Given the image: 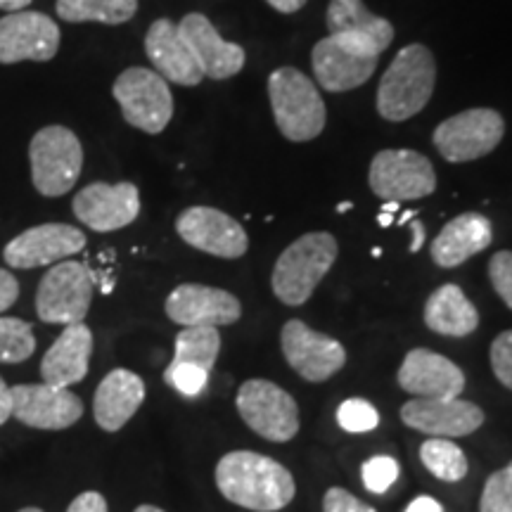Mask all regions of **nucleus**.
Masks as SVG:
<instances>
[{
  "label": "nucleus",
  "instance_id": "27",
  "mask_svg": "<svg viewBox=\"0 0 512 512\" xmlns=\"http://www.w3.org/2000/svg\"><path fill=\"white\" fill-rule=\"evenodd\" d=\"M422 318H425L427 328L441 337H467L479 328L475 304L453 283L441 285L430 294Z\"/></svg>",
  "mask_w": 512,
  "mask_h": 512
},
{
  "label": "nucleus",
  "instance_id": "12",
  "mask_svg": "<svg viewBox=\"0 0 512 512\" xmlns=\"http://www.w3.org/2000/svg\"><path fill=\"white\" fill-rule=\"evenodd\" d=\"M12 418L31 430H67L83 418V401L67 387L55 384H15Z\"/></svg>",
  "mask_w": 512,
  "mask_h": 512
},
{
  "label": "nucleus",
  "instance_id": "41",
  "mask_svg": "<svg viewBox=\"0 0 512 512\" xmlns=\"http://www.w3.org/2000/svg\"><path fill=\"white\" fill-rule=\"evenodd\" d=\"M12 418V392L5 384L3 377H0V427L5 425Z\"/></svg>",
  "mask_w": 512,
  "mask_h": 512
},
{
  "label": "nucleus",
  "instance_id": "11",
  "mask_svg": "<svg viewBox=\"0 0 512 512\" xmlns=\"http://www.w3.org/2000/svg\"><path fill=\"white\" fill-rule=\"evenodd\" d=\"M285 361L306 382H325L347 363V351L335 337L311 330L304 320H287L280 332Z\"/></svg>",
  "mask_w": 512,
  "mask_h": 512
},
{
  "label": "nucleus",
  "instance_id": "39",
  "mask_svg": "<svg viewBox=\"0 0 512 512\" xmlns=\"http://www.w3.org/2000/svg\"><path fill=\"white\" fill-rule=\"evenodd\" d=\"M67 512H110V508H107V498L98 491H83L69 503Z\"/></svg>",
  "mask_w": 512,
  "mask_h": 512
},
{
  "label": "nucleus",
  "instance_id": "15",
  "mask_svg": "<svg viewBox=\"0 0 512 512\" xmlns=\"http://www.w3.org/2000/svg\"><path fill=\"white\" fill-rule=\"evenodd\" d=\"M72 209L83 226L112 233L138 219L140 192L133 183H91L76 192Z\"/></svg>",
  "mask_w": 512,
  "mask_h": 512
},
{
  "label": "nucleus",
  "instance_id": "1",
  "mask_svg": "<svg viewBox=\"0 0 512 512\" xmlns=\"http://www.w3.org/2000/svg\"><path fill=\"white\" fill-rule=\"evenodd\" d=\"M214 477L226 501L254 512L283 510L297 494L292 472L278 460L254 451L226 453Z\"/></svg>",
  "mask_w": 512,
  "mask_h": 512
},
{
  "label": "nucleus",
  "instance_id": "5",
  "mask_svg": "<svg viewBox=\"0 0 512 512\" xmlns=\"http://www.w3.org/2000/svg\"><path fill=\"white\" fill-rule=\"evenodd\" d=\"M29 159L34 188L43 197H62L81 176V140L67 126H46L31 138Z\"/></svg>",
  "mask_w": 512,
  "mask_h": 512
},
{
  "label": "nucleus",
  "instance_id": "28",
  "mask_svg": "<svg viewBox=\"0 0 512 512\" xmlns=\"http://www.w3.org/2000/svg\"><path fill=\"white\" fill-rule=\"evenodd\" d=\"M57 17L64 22L124 24L138 12V0H57Z\"/></svg>",
  "mask_w": 512,
  "mask_h": 512
},
{
  "label": "nucleus",
  "instance_id": "25",
  "mask_svg": "<svg viewBox=\"0 0 512 512\" xmlns=\"http://www.w3.org/2000/svg\"><path fill=\"white\" fill-rule=\"evenodd\" d=\"M145 401V382L133 370L117 368L102 377L93 399V415L100 430L119 432Z\"/></svg>",
  "mask_w": 512,
  "mask_h": 512
},
{
  "label": "nucleus",
  "instance_id": "32",
  "mask_svg": "<svg viewBox=\"0 0 512 512\" xmlns=\"http://www.w3.org/2000/svg\"><path fill=\"white\" fill-rule=\"evenodd\" d=\"M337 422L344 432L351 434L373 432L380 425V413L366 399H347L344 403H339Z\"/></svg>",
  "mask_w": 512,
  "mask_h": 512
},
{
  "label": "nucleus",
  "instance_id": "6",
  "mask_svg": "<svg viewBox=\"0 0 512 512\" xmlns=\"http://www.w3.org/2000/svg\"><path fill=\"white\" fill-rule=\"evenodd\" d=\"M95 292V273L81 261H60L43 275L36 292L38 320L48 325L83 323Z\"/></svg>",
  "mask_w": 512,
  "mask_h": 512
},
{
  "label": "nucleus",
  "instance_id": "16",
  "mask_svg": "<svg viewBox=\"0 0 512 512\" xmlns=\"http://www.w3.org/2000/svg\"><path fill=\"white\" fill-rule=\"evenodd\" d=\"M164 311L183 328H219L238 323L242 304L235 294L221 287L185 283L166 297Z\"/></svg>",
  "mask_w": 512,
  "mask_h": 512
},
{
  "label": "nucleus",
  "instance_id": "31",
  "mask_svg": "<svg viewBox=\"0 0 512 512\" xmlns=\"http://www.w3.org/2000/svg\"><path fill=\"white\" fill-rule=\"evenodd\" d=\"M36 351V337L31 323L22 318L0 316V363H24Z\"/></svg>",
  "mask_w": 512,
  "mask_h": 512
},
{
  "label": "nucleus",
  "instance_id": "37",
  "mask_svg": "<svg viewBox=\"0 0 512 512\" xmlns=\"http://www.w3.org/2000/svg\"><path fill=\"white\" fill-rule=\"evenodd\" d=\"M489 280L498 297L508 304V309H512V252H508V249L491 256Z\"/></svg>",
  "mask_w": 512,
  "mask_h": 512
},
{
  "label": "nucleus",
  "instance_id": "47",
  "mask_svg": "<svg viewBox=\"0 0 512 512\" xmlns=\"http://www.w3.org/2000/svg\"><path fill=\"white\" fill-rule=\"evenodd\" d=\"M17 512H43L41 508H22V510H17Z\"/></svg>",
  "mask_w": 512,
  "mask_h": 512
},
{
  "label": "nucleus",
  "instance_id": "30",
  "mask_svg": "<svg viewBox=\"0 0 512 512\" xmlns=\"http://www.w3.org/2000/svg\"><path fill=\"white\" fill-rule=\"evenodd\" d=\"M422 465L441 482H460L467 475V456L451 439L432 437L420 446Z\"/></svg>",
  "mask_w": 512,
  "mask_h": 512
},
{
  "label": "nucleus",
  "instance_id": "40",
  "mask_svg": "<svg viewBox=\"0 0 512 512\" xmlns=\"http://www.w3.org/2000/svg\"><path fill=\"white\" fill-rule=\"evenodd\" d=\"M17 299H19L17 278L10 271H5V268H0V316H3L8 309H12Z\"/></svg>",
  "mask_w": 512,
  "mask_h": 512
},
{
  "label": "nucleus",
  "instance_id": "19",
  "mask_svg": "<svg viewBox=\"0 0 512 512\" xmlns=\"http://www.w3.org/2000/svg\"><path fill=\"white\" fill-rule=\"evenodd\" d=\"M176 27L204 76L214 81H223L242 72L247 62L245 48L238 46V43L223 41L219 31L214 29V24L200 15V12L185 15Z\"/></svg>",
  "mask_w": 512,
  "mask_h": 512
},
{
  "label": "nucleus",
  "instance_id": "38",
  "mask_svg": "<svg viewBox=\"0 0 512 512\" xmlns=\"http://www.w3.org/2000/svg\"><path fill=\"white\" fill-rule=\"evenodd\" d=\"M323 512H375V508L358 501L354 494H349L342 486H332L323 496Z\"/></svg>",
  "mask_w": 512,
  "mask_h": 512
},
{
  "label": "nucleus",
  "instance_id": "17",
  "mask_svg": "<svg viewBox=\"0 0 512 512\" xmlns=\"http://www.w3.org/2000/svg\"><path fill=\"white\" fill-rule=\"evenodd\" d=\"M86 247V235L69 223H41L8 242L3 259L12 268H38L67 261Z\"/></svg>",
  "mask_w": 512,
  "mask_h": 512
},
{
  "label": "nucleus",
  "instance_id": "4",
  "mask_svg": "<svg viewBox=\"0 0 512 512\" xmlns=\"http://www.w3.org/2000/svg\"><path fill=\"white\" fill-rule=\"evenodd\" d=\"M268 98L280 133L292 143H309L325 128V102L316 83L294 67H280L268 76Z\"/></svg>",
  "mask_w": 512,
  "mask_h": 512
},
{
  "label": "nucleus",
  "instance_id": "14",
  "mask_svg": "<svg viewBox=\"0 0 512 512\" xmlns=\"http://www.w3.org/2000/svg\"><path fill=\"white\" fill-rule=\"evenodd\" d=\"M176 233L185 245L219 259H240L247 254L249 238L233 216L214 207H190L176 219Z\"/></svg>",
  "mask_w": 512,
  "mask_h": 512
},
{
  "label": "nucleus",
  "instance_id": "34",
  "mask_svg": "<svg viewBox=\"0 0 512 512\" xmlns=\"http://www.w3.org/2000/svg\"><path fill=\"white\" fill-rule=\"evenodd\" d=\"M361 475L370 494H384L399 479V463L392 456H373L363 463Z\"/></svg>",
  "mask_w": 512,
  "mask_h": 512
},
{
  "label": "nucleus",
  "instance_id": "29",
  "mask_svg": "<svg viewBox=\"0 0 512 512\" xmlns=\"http://www.w3.org/2000/svg\"><path fill=\"white\" fill-rule=\"evenodd\" d=\"M221 351V335L216 328H183L174 342V366H192L211 373Z\"/></svg>",
  "mask_w": 512,
  "mask_h": 512
},
{
  "label": "nucleus",
  "instance_id": "44",
  "mask_svg": "<svg viewBox=\"0 0 512 512\" xmlns=\"http://www.w3.org/2000/svg\"><path fill=\"white\" fill-rule=\"evenodd\" d=\"M31 5V0H0V10H5L10 15V12H22L27 10Z\"/></svg>",
  "mask_w": 512,
  "mask_h": 512
},
{
  "label": "nucleus",
  "instance_id": "48",
  "mask_svg": "<svg viewBox=\"0 0 512 512\" xmlns=\"http://www.w3.org/2000/svg\"><path fill=\"white\" fill-rule=\"evenodd\" d=\"M508 472H510V477H512V463L508 465Z\"/></svg>",
  "mask_w": 512,
  "mask_h": 512
},
{
  "label": "nucleus",
  "instance_id": "10",
  "mask_svg": "<svg viewBox=\"0 0 512 512\" xmlns=\"http://www.w3.org/2000/svg\"><path fill=\"white\" fill-rule=\"evenodd\" d=\"M505 136V121L496 110L475 107L441 121L432 143L439 155L453 164L475 162L494 152Z\"/></svg>",
  "mask_w": 512,
  "mask_h": 512
},
{
  "label": "nucleus",
  "instance_id": "33",
  "mask_svg": "<svg viewBox=\"0 0 512 512\" xmlns=\"http://www.w3.org/2000/svg\"><path fill=\"white\" fill-rule=\"evenodd\" d=\"M479 512H512V477L508 467L486 479Z\"/></svg>",
  "mask_w": 512,
  "mask_h": 512
},
{
  "label": "nucleus",
  "instance_id": "9",
  "mask_svg": "<svg viewBox=\"0 0 512 512\" xmlns=\"http://www.w3.org/2000/svg\"><path fill=\"white\" fill-rule=\"evenodd\" d=\"M235 403H238L240 418L259 437L275 441V444H283V441L297 437L299 406L275 382L261 380V377L242 382Z\"/></svg>",
  "mask_w": 512,
  "mask_h": 512
},
{
  "label": "nucleus",
  "instance_id": "42",
  "mask_svg": "<svg viewBox=\"0 0 512 512\" xmlns=\"http://www.w3.org/2000/svg\"><path fill=\"white\" fill-rule=\"evenodd\" d=\"M406 512H444V505L439 501H434L430 496H420L415 498V501L408 505Z\"/></svg>",
  "mask_w": 512,
  "mask_h": 512
},
{
  "label": "nucleus",
  "instance_id": "20",
  "mask_svg": "<svg viewBox=\"0 0 512 512\" xmlns=\"http://www.w3.org/2000/svg\"><path fill=\"white\" fill-rule=\"evenodd\" d=\"M401 420L427 437H467L484 425V411L463 399H413L403 403Z\"/></svg>",
  "mask_w": 512,
  "mask_h": 512
},
{
  "label": "nucleus",
  "instance_id": "22",
  "mask_svg": "<svg viewBox=\"0 0 512 512\" xmlns=\"http://www.w3.org/2000/svg\"><path fill=\"white\" fill-rule=\"evenodd\" d=\"M311 64L316 81L325 91L347 93L363 86L375 74L377 57L356 53L332 36H325L313 46Z\"/></svg>",
  "mask_w": 512,
  "mask_h": 512
},
{
  "label": "nucleus",
  "instance_id": "46",
  "mask_svg": "<svg viewBox=\"0 0 512 512\" xmlns=\"http://www.w3.org/2000/svg\"><path fill=\"white\" fill-rule=\"evenodd\" d=\"M133 512H164L162 508H157V505H138Z\"/></svg>",
  "mask_w": 512,
  "mask_h": 512
},
{
  "label": "nucleus",
  "instance_id": "35",
  "mask_svg": "<svg viewBox=\"0 0 512 512\" xmlns=\"http://www.w3.org/2000/svg\"><path fill=\"white\" fill-rule=\"evenodd\" d=\"M164 380L169 387H174L178 394L200 396L209 382V373H204L200 368L174 366V363H169V368L164 370Z\"/></svg>",
  "mask_w": 512,
  "mask_h": 512
},
{
  "label": "nucleus",
  "instance_id": "21",
  "mask_svg": "<svg viewBox=\"0 0 512 512\" xmlns=\"http://www.w3.org/2000/svg\"><path fill=\"white\" fill-rule=\"evenodd\" d=\"M399 387L418 399H460L465 375L451 358L430 349H413L403 358Z\"/></svg>",
  "mask_w": 512,
  "mask_h": 512
},
{
  "label": "nucleus",
  "instance_id": "36",
  "mask_svg": "<svg viewBox=\"0 0 512 512\" xmlns=\"http://www.w3.org/2000/svg\"><path fill=\"white\" fill-rule=\"evenodd\" d=\"M491 370L496 380L512 392V330H505L491 342Z\"/></svg>",
  "mask_w": 512,
  "mask_h": 512
},
{
  "label": "nucleus",
  "instance_id": "45",
  "mask_svg": "<svg viewBox=\"0 0 512 512\" xmlns=\"http://www.w3.org/2000/svg\"><path fill=\"white\" fill-rule=\"evenodd\" d=\"M411 228H413V235H415L413 245H411V252H418L420 245H422V240H425V230H422V223H418V221H415Z\"/></svg>",
  "mask_w": 512,
  "mask_h": 512
},
{
  "label": "nucleus",
  "instance_id": "26",
  "mask_svg": "<svg viewBox=\"0 0 512 512\" xmlns=\"http://www.w3.org/2000/svg\"><path fill=\"white\" fill-rule=\"evenodd\" d=\"M491 240H494L491 221L477 211H467L441 228L430 247L432 261L441 268H456L475 254L484 252Z\"/></svg>",
  "mask_w": 512,
  "mask_h": 512
},
{
  "label": "nucleus",
  "instance_id": "13",
  "mask_svg": "<svg viewBox=\"0 0 512 512\" xmlns=\"http://www.w3.org/2000/svg\"><path fill=\"white\" fill-rule=\"evenodd\" d=\"M60 27L43 12H10L0 17V64L48 62L60 50Z\"/></svg>",
  "mask_w": 512,
  "mask_h": 512
},
{
  "label": "nucleus",
  "instance_id": "3",
  "mask_svg": "<svg viewBox=\"0 0 512 512\" xmlns=\"http://www.w3.org/2000/svg\"><path fill=\"white\" fill-rule=\"evenodd\" d=\"M339 245L330 233H306L294 240L275 261L271 287L273 294L287 306H302L316 292L320 280L337 261Z\"/></svg>",
  "mask_w": 512,
  "mask_h": 512
},
{
  "label": "nucleus",
  "instance_id": "23",
  "mask_svg": "<svg viewBox=\"0 0 512 512\" xmlns=\"http://www.w3.org/2000/svg\"><path fill=\"white\" fill-rule=\"evenodd\" d=\"M93 356V332L86 323L64 325L60 337L43 354L41 377L55 387H72L88 375Z\"/></svg>",
  "mask_w": 512,
  "mask_h": 512
},
{
  "label": "nucleus",
  "instance_id": "24",
  "mask_svg": "<svg viewBox=\"0 0 512 512\" xmlns=\"http://www.w3.org/2000/svg\"><path fill=\"white\" fill-rule=\"evenodd\" d=\"M145 53L150 57L155 72L162 79L178 83V86H197L204 79L202 69L197 67L190 48L185 46L183 36L171 19H157L147 29Z\"/></svg>",
  "mask_w": 512,
  "mask_h": 512
},
{
  "label": "nucleus",
  "instance_id": "7",
  "mask_svg": "<svg viewBox=\"0 0 512 512\" xmlns=\"http://www.w3.org/2000/svg\"><path fill=\"white\" fill-rule=\"evenodd\" d=\"M112 95L128 124L150 136L162 133L174 117V95L155 69L131 67L121 72L112 86Z\"/></svg>",
  "mask_w": 512,
  "mask_h": 512
},
{
  "label": "nucleus",
  "instance_id": "2",
  "mask_svg": "<svg viewBox=\"0 0 512 512\" xmlns=\"http://www.w3.org/2000/svg\"><path fill=\"white\" fill-rule=\"evenodd\" d=\"M437 83V62L432 50L413 43L399 50L377 88V112L387 121H406L422 112Z\"/></svg>",
  "mask_w": 512,
  "mask_h": 512
},
{
  "label": "nucleus",
  "instance_id": "8",
  "mask_svg": "<svg viewBox=\"0 0 512 512\" xmlns=\"http://www.w3.org/2000/svg\"><path fill=\"white\" fill-rule=\"evenodd\" d=\"M368 183L384 202H413L437 190V171L415 150H382L370 162Z\"/></svg>",
  "mask_w": 512,
  "mask_h": 512
},
{
  "label": "nucleus",
  "instance_id": "43",
  "mask_svg": "<svg viewBox=\"0 0 512 512\" xmlns=\"http://www.w3.org/2000/svg\"><path fill=\"white\" fill-rule=\"evenodd\" d=\"M273 10L283 12V15H292V12H299L306 5V0H266Z\"/></svg>",
  "mask_w": 512,
  "mask_h": 512
},
{
  "label": "nucleus",
  "instance_id": "18",
  "mask_svg": "<svg viewBox=\"0 0 512 512\" xmlns=\"http://www.w3.org/2000/svg\"><path fill=\"white\" fill-rule=\"evenodd\" d=\"M325 22L335 41L368 57H380L394 41L392 22L373 15L363 0H332Z\"/></svg>",
  "mask_w": 512,
  "mask_h": 512
}]
</instances>
